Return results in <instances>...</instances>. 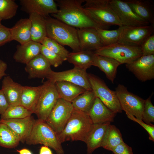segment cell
I'll list each match as a JSON object with an SVG mask.
<instances>
[{
  "label": "cell",
  "mask_w": 154,
  "mask_h": 154,
  "mask_svg": "<svg viewBox=\"0 0 154 154\" xmlns=\"http://www.w3.org/2000/svg\"><path fill=\"white\" fill-rule=\"evenodd\" d=\"M56 1L59 8L58 11L56 14H51L54 18L77 29H105L95 22L85 11L82 5L85 0H59Z\"/></svg>",
  "instance_id": "1"
},
{
  "label": "cell",
  "mask_w": 154,
  "mask_h": 154,
  "mask_svg": "<svg viewBox=\"0 0 154 154\" xmlns=\"http://www.w3.org/2000/svg\"><path fill=\"white\" fill-rule=\"evenodd\" d=\"M44 18L47 37L63 46H68L73 52L81 50L77 29L49 16Z\"/></svg>",
  "instance_id": "2"
},
{
  "label": "cell",
  "mask_w": 154,
  "mask_h": 154,
  "mask_svg": "<svg viewBox=\"0 0 154 154\" xmlns=\"http://www.w3.org/2000/svg\"><path fill=\"white\" fill-rule=\"evenodd\" d=\"M93 123L88 114L73 110L62 131L58 135L62 143L67 141H81L85 139Z\"/></svg>",
  "instance_id": "3"
},
{
  "label": "cell",
  "mask_w": 154,
  "mask_h": 154,
  "mask_svg": "<svg viewBox=\"0 0 154 154\" xmlns=\"http://www.w3.org/2000/svg\"><path fill=\"white\" fill-rule=\"evenodd\" d=\"M25 142L29 145L42 144L53 149L57 154L64 153L58 135L45 121L42 120H35Z\"/></svg>",
  "instance_id": "4"
},
{
  "label": "cell",
  "mask_w": 154,
  "mask_h": 154,
  "mask_svg": "<svg viewBox=\"0 0 154 154\" xmlns=\"http://www.w3.org/2000/svg\"><path fill=\"white\" fill-rule=\"evenodd\" d=\"M110 0H86L84 8L97 23L106 29L109 26H122L110 4Z\"/></svg>",
  "instance_id": "5"
},
{
  "label": "cell",
  "mask_w": 154,
  "mask_h": 154,
  "mask_svg": "<svg viewBox=\"0 0 154 154\" xmlns=\"http://www.w3.org/2000/svg\"><path fill=\"white\" fill-rule=\"evenodd\" d=\"M94 52L96 54L112 58L121 64L131 63L142 55L140 46L119 43L102 46Z\"/></svg>",
  "instance_id": "6"
},
{
  "label": "cell",
  "mask_w": 154,
  "mask_h": 154,
  "mask_svg": "<svg viewBox=\"0 0 154 154\" xmlns=\"http://www.w3.org/2000/svg\"><path fill=\"white\" fill-rule=\"evenodd\" d=\"M36 105L34 113L38 119L45 121L58 100L60 98L54 82L47 80Z\"/></svg>",
  "instance_id": "7"
},
{
  "label": "cell",
  "mask_w": 154,
  "mask_h": 154,
  "mask_svg": "<svg viewBox=\"0 0 154 154\" xmlns=\"http://www.w3.org/2000/svg\"><path fill=\"white\" fill-rule=\"evenodd\" d=\"M89 82L92 90L109 109L116 114L122 112V110L115 91L110 90L104 82L95 75L88 74Z\"/></svg>",
  "instance_id": "8"
},
{
  "label": "cell",
  "mask_w": 154,
  "mask_h": 154,
  "mask_svg": "<svg viewBox=\"0 0 154 154\" xmlns=\"http://www.w3.org/2000/svg\"><path fill=\"white\" fill-rule=\"evenodd\" d=\"M115 91L122 110L142 120L145 100L129 91L123 84H119Z\"/></svg>",
  "instance_id": "9"
},
{
  "label": "cell",
  "mask_w": 154,
  "mask_h": 154,
  "mask_svg": "<svg viewBox=\"0 0 154 154\" xmlns=\"http://www.w3.org/2000/svg\"><path fill=\"white\" fill-rule=\"evenodd\" d=\"M73 110L71 102L59 98L45 121L58 135L64 128Z\"/></svg>",
  "instance_id": "10"
},
{
  "label": "cell",
  "mask_w": 154,
  "mask_h": 154,
  "mask_svg": "<svg viewBox=\"0 0 154 154\" xmlns=\"http://www.w3.org/2000/svg\"><path fill=\"white\" fill-rule=\"evenodd\" d=\"M121 31L118 43L127 45L140 46L149 36L153 34V25L137 27H120Z\"/></svg>",
  "instance_id": "11"
},
{
  "label": "cell",
  "mask_w": 154,
  "mask_h": 154,
  "mask_svg": "<svg viewBox=\"0 0 154 154\" xmlns=\"http://www.w3.org/2000/svg\"><path fill=\"white\" fill-rule=\"evenodd\" d=\"M109 3L122 26L137 27L150 25L137 16L124 0H110Z\"/></svg>",
  "instance_id": "12"
},
{
  "label": "cell",
  "mask_w": 154,
  "mask_h": 154,
  "mask_svg": "<svg viewBox=\"0 0 154 154\" xmlns=\"http://www.w3.org/2000/svg\"><path fill=\"white\" fill-rule=\"evenodd\" d=\"M54 83L58 81L69 82L79 86L86 90H92L86 71L74 67L72 69L60 72L52 70L46 77Z\"/></svg>",
  "instance_id": "13"
},
{
  "label": "cell",
  "mask_w": 154,
  "mask_h": 154,
  "mask_svg": "<svg viewBox=\"0 0 154 154\" xmlns=\"http://www.w3.org/2000/svg\"><path fill=\"white\" fill-rule=\"evenodd\" d=\"M126 68L139 80L145 82L154 78V55H142Z\"/></svg>",
  "instance_id": "14"
},
{
  "label": "cell",
  "mask_w": 154,
  "mask_h": 154,
  "mask_svg": "<svg viewBox=\"0 0 154 154\" xmlns=\"http://www.w3.org/2000/svg\"><path fill=\"white\" fill-rule=\"evenodd\" d=\"M22 10L29 14L35 13L44 17L56 14L58 10L57 3L53 0H21Z\"/></svg>",
  "instance_id": "15"
},
{
  "label": "cell",
  "mask_w": 154,
  "mask_h": 154,
  "mask_svg": "<svg viewBox=\"0 0 154 154\" xmlns=\"http://www.w3.org/2000/svg\"><path fill=\"white\" fill-rule=\"evenodd\" d=\"M35 120L31 116L21 119H2L0 123L8 126L19 136L23 143L30 135Z\"/></svg>",
  "instance_id": "16"
},
{
  "label": "cell",
  "mask_w": 154,
  "mask_h": 154,
  "mask_svg": "<svg viewBox=\"0 0 154 154\" xmlns=\"http://www.w3.org/2000/svg\"><path fill=\"white\" fill-rule=\"evenodd\" d=\"M25 69L29 79L46 78L52 70L49 62L40 54L26 64Z\"/></svg>",
  "instance_id": "17"
},
{
  "label": "cell",
  "mask_w": 154,
  "mask_h": 154,
  "mask_svg": "<svg viewBox=\"0 0 154 154\" xmlns=\"http://www.w3.org/2000/svg\"><path fill=\"white\" fill-rule=\"evenodd\" d=\"M81 50L94 51L103 46L96 29H77Z\"/></svg>",
  "instance_id": "18"
},
{
  "label": "cell",
  "mask_w": 154,
  "mask_h": 154,
  "mask_svg": "<svg viewBox=\"0 0 154 154\" xmlns=\"http://www.w3.org/2000/svg\"><path fill=\"white\" fill-rule=\"evenodd\" d=\"M93 123H111L116 114L108 108L97 97L87 113Z\"/></svg>",
  "instance_id": "19"
},
{
  "label": "cell",
  "mask_w": 154,
  "mask_h": 154,
  "mask_svg": "<svg viewBox=\"0 0 154 154\" xmlns=\"http://www.w3.org/2000/svg\"><path fill=\"white\" fill-rule=\"evenodd\" d=\"M110 123L93 124L84 141L87 146V154H92L95 150L101 147L106 129Z\"/></svg>",
  "instance_id": "20"
},
{
  "label": "cell",
  "mask_w": 154,
  "mask_h": 154,
  "mask_svg": "<svg viewBox=\"0 0 154 154\" xmlns=\"http://www.w3.org/2000/svg\"><path fill=\"white\" fill-rule=\"evenodd\" d=\"M41 46V43L31 40L18 45L13 58L17 62L26 64L40 54Z\"/></svg>",
  "instance_id": "21"
},
{
  "label": "cell",
  "mask_w": 154,
  "mask_h": 154,
  "mask_svg": "<svg viewBox=\"0 0 154 154\" xmlns=\"http://www.w3.org/2000/svg\"><path fill=\"white\" fill-rule=\"evenodd\" d=\"M134 13L151 25L154 24V5L149 0H124Z\"/></svg>",
  "instance_id": "22"
},
{
  "label": "cell",
  "mask_w": 154,
  "mask_h": 154,
  "mask_svg": "<svg viewBox=\"0 0 154 154\" xmlns=\"http://www.w3.org/2000/svg\"><path fill=\"white\" fill-rule=\"evenodd\" d=\"M23 86L14 82L9 76L4 77L1 90L9 105L20 104Z\"/></svg>",
  "instance_id": "23"
},
{
  "label": "cell",
  "mask_w": 154,
  "mask_h": 154,
  "mask_svg": "<svg viewBox=\"0 0 154 154\" xmlns=\"http://www.w3.org/2000/svg\"><path fill=\"white\" fill-rule=\"evenodd\" d=\"M121 64L120 63L112 58L95 53L92 66L98 67L104 72L106 77L113 84L117 68Z\"/></svg>",
  "instance_id": "24"
},
{
  "label": "cell",
  "mask_w": 154,
  "mask_h": 154,
  "mask_svg": "<svg viewBox=\"0 0 154 154\" xmlns=\"http://www.w3.org/2000/svg\"><path fill=\"white\" fill-rule=\"evenodd\" d=\"M31 22L29 18L19 20L10 28L12 40H16L20 44L31 40Z\"/></svg>",
  "instance_id": "25"
},
{
  "label": "cell",
  "mask_w": 154,
  "mask_h": 154,
  "mask_svg": "<svg viewBox=\"0 0 154 154\" xmlns=\"http://www.w3.org/2000/svg\"><path fill=\"white\" fill-rule=\"evenodd\" d=\"M29 15V19L31 22V40L40 43L46 37L45 19L36 13H32Z\"/></svg>",
  "instance_id": "26"
},
{
  "label": "cell",
  "mask_w": 154,
  "mask_h": 154,
  "mask_svg": "<svg viewBox=\"0 0 154 154\" xmlns=\"http://www.w3.org/2000/svg\"><path fill=\"white\" fill-rule=\"evenodd\" d=\"M55 83L60 98L70 102L86 90L81 86L68 82L58 81Z\"/></svg>",
  "instance_id": "27"
},
{
  "label": "cell",
  "mask_w": 154,
  "mask_h": 154,
  "mask_svg": "<svg viewBox=\"0 0 154 154\" xmlns=\"http://www.w3.org/2000/svg\"><path fill=\"white\" fill-rule=\"evenodd\" d=\"M94 54V52L91 50L69 52L67 60L73 64L74 67L86 71L92 66Z\"/></svg>",
  "instance_id": "28"
},
{
  "label": "cell",
  "mask_w": 154,
  "mask_h": 154,
  "mask_svg": "<svg viewBox=\"0 0 154 154\" xmlns=\"http://www.w3.org/2000/svg\"><path fill=\"white\" fill-rule=\"evenodd\" d=\"M43 87V84L37 86H23L20 105L34 111Z\"/></svg>",
  "instance_id": "29"
},
{
  "label": "cell",
  "mask_w": 154,
  "mask_h": 154,
  "mask_svg": "<svg viewBox=\"0 0 154 154\" xmlns=\"http://www.w3.org/2000/svg\"><path fill=\"white\" fill-rule=\"evenodd\" d=\"M123 142L119 130L115 125L110 124L106 129L101 147L112 151L116 146Z\"/></svg>",
  "instance_id": "30"
},
{
  "label": "cell",
  "mask_w": 154,
  "mask_h": 154,
  "mask_svg": "<svg viewBox=\"0 0 154 154\" xmlns=\"http://www.w3.org/2000/svg\"><path fill=\"white\" fill-rule=\"evenodd\" d=\"M20 142L18 135L6 124L0 123V146L7 148L17 146Z\"/></svg>",
  "instance_id": "31"
},
{
  "label": "cell",
  "mask_w": 154,
  "mask_h": 154,
  "mask_svg": "<svg viewBox=\"0 0 154 154\" xmlns=\"http://www.w3.org/2000/svg\"><path fill=\"white\" fill-rule=\"evenodd\" d=\"M96 97L93 91L86 90L75 98L71 103L74 110L87 113Z\"/></svg>",
  "instance_id": "32"
},
{
  "label": "cell",
  "mask_w": 154,
  "mask_h": 154,
  "mask_svg": "<svg viewBox=\"0 0 154 154\" xmlns=\"http://www.w3.org/2000/svg\"><path fill=\"white\" fill-rule=\"evenodd\" d=\"M34 113L31 110L21 105H9L1 115V119H17L25 118Z\"/></svg>",
  "instance_id": "33"
},
{
  "label": "cell",
  "mask_w": 154,
  "mask_h": 154,
  "mask_svg": "<svg viewBox=\"0 0 154 154\" xmlns=\"http://www.w3.org/2000/svg\"><path fill=\"white\" fill-rule=\"evenodd\" d=\"M103 46L110 45L118 42L121 31L120 27L116 29L108 30L96 29Z\"/></svg>",
  "instance_id": "34"
},
{
  "label": "cell",
  "mask_w": 154,
  "mask_h": 154,
  "mask_svg": "<svg viewBox=\"0 0 154 154\" xmlns=\"http://www.w3.org/2000/svg\"><path fill=\"white\" fill-rule=\"evenodd\" d=\"M18 5L13 0H0V17L2 20L11 19L14 17Z\"/></svg>",
  "instance_id": "35"
},
{
  "label": "cell",
  "mask_w": 154,
  "mask_h": 154,
  "mask_svg": "<svg viewBox=\"0 0 154 154\" xmlns=\"http://www.w3.org/2000/svg\"><path fill=\"white\" fill-rule=\"evenodd\" d=\"M40 43L59 55L64 61L67 60L69 52L63 46L55 40L46 37Z\"/></svg>",
  "instance_id": "36"
},
{
  "label": "cell",
  "mask_w": 154,
  "mask_h": 154,
  "mask_svg": "<svg viewBox=\"0 0 154 154\" xmlns=\"http://www.w3.org/2000/svg\"><path fill=\"white\" fill-rule=\"evenodd\" d=\"M151 96L145 100L142 120L146 123L153 125L154 122V106L151 101Z\"/></svg>",
  "instance_id": "37"
},
{
  "label": "cell",
  "mask_w": 154,
  "mask_h": 154,
  "mask_svg": "<svg viewBox=\"0 0 154 154\" xmlns=\"http://www.w3.org/2000/svg\"><path fill=\"white\" fill-rule=\"evenodd\" d=\"M40 54L45 58L51 66L55 67L61 65L64 61L59 55L42 44Z\"/></svg>",
  "instance_id": "38"
},
{
  "label": "cell",
  "mask_w": 154,
  "mask_h": 154,
  "mask_svg": "<svg viewBox=\"0 0 154 154\" xmlns=\"http://www.w3.org/2000/svg\"><path fill=\"white\" fill-rule=\"evenodd\" d=\"M143 56L154 55V35L147 37L140 46Z\"/></svg>",
  "instance_id": "39"
},
{
  "label": "cell",
  "mask_w": 154,
  "mask_h": 154,
  "mask_svg": "<svg viewBox=\"0 0 154 154\" xmlns=\"http://www.w3.org/2000/svg\"><path fill=\"white\" fill-rule=\"evenodd\" d=\"M127 117L131 120L135 122L142 126L148 132L149 135V139L154 141V125L146 123L142 121L137 119L134 116L127 113H125Z\"/></svg>",
  "instance_id": "40"
},
{
  "label": "cell",
  "mask_w": 154,
  "mask_h": 154,
  "mask_svg": "<svg viewBox=\"0 0 154 154\" xmlns=\"http://www.w3.org/2000/svg\"><path fill=\"white\" fill-rule=\"evenodd\" d=\"M10 28L0 24V46L11 41Z\"/></svg>",
  "instance_id": "41"
},
{
  "label": "cell",
  "mask_w": 154,
  "mask_h": 154,
  "mask_svg": "<svg viewBox=\"0 0 154 154\" xmlns=\"http://www.w3.org/2000/svg\"><path fill=\"white\" fill-rule=\"evenodd\" d=\"M114 154H133L132 147L123 142L112 151Z\"/></svg>",
  "instance_id": "42"
},
{
  "label": "cell",
  "mask_w": 154,
  "mask_h": 154,
  "mask_svg": "<svg viewBox=\"0 0 154 154\" xmlns=\"http://www.w3.org/2000/svg\"><path fill=\"white\" fill-rule=\"evenodd\" d=\"M9 106V103L1 90H0V115H2Z\"/></svg>",
  "instance_id": "43"
},
{
  "label": "cell",
  "mask_w": 154,
  "mask_h": 154,
  "mask_svg": "<svg viewBox=\"0 0 154 154\" xmlns=\"http://www.w3.org/2000/svg\"><path fill=\"white\" fill-rule=\"evenodd\" d=\"M7 68V65L4 61L0 59V80L7 75L5 72Z\"/></svg>",
  "instance_id": "44"
},
{
  "label": "cell",
  "mask_w": 154,
  "mask_h": 154,
  "mask_svg": "<svg viewBox=\"0 0 154 154\" xmlns=\"http://www.w3.org/2000/svg\"><path fill=\"white\" fill-rule=\"evenodd\" d=\"M39 154H52V152L49 147L43 145L40 147Z\"/></svg>",
  "instance_id": "45"
},
{
  "label": "cell",
  "mask_w": 154,
  "mask_h": 154,
  "mask_svg": "<svg viewBox=\"0 0 154 154\" xmlns=\"http://www.w3.org/2000/svg\"><path fill=\"white\" fill-rule=\"evenodd\" d=\"M17 151L18 152L19 154H33L31 151L25 148L20 150H17Z\"/></svg>",
  "instance_id": "46"
},
{
  "label": "cell",
  "mask_w": 154,
  "mask_h": 154,
  "mask_svg": "<svg viewBox=\"0 0 154 154\" xmlns=\"http://www.w3.org/2000/svg\"><path fill=\"white\" fill-rule=\"evenodd\" d=\"M2 19L0 17V24L1 23V21Z\"/></svg>",
  "instance_id": "47"
},
{
  "label": "cell",
  "mask_w": 154,
  "mask_h": 154,
  "mask_svg": "<svg viewBox=\"0 0 154 154\" xmlns=\"http://www.w3.org/2000/svg\"><path fill=\"white\" fill-rule=\"evenodd\" d=\"M104 154V153H102V154Z\"/></svg>",
  "instance_id": "48"
}]
</instances>
